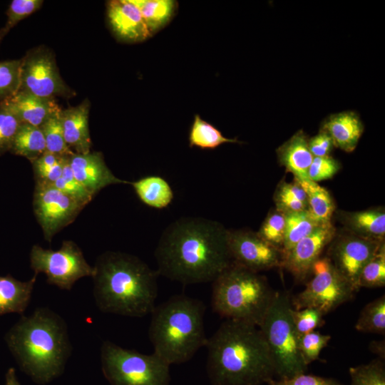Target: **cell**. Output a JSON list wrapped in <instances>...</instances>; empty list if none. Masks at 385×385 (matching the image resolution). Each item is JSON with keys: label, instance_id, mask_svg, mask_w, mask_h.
Segmentation results:
<instances>
[{"label": "cell", "instance_id": "6da1fadb", "mask_svg": "<svg viewBox=\"0 0 385 385\" xmlns=\"http://www.w3.org/2000/svg\"><path fill=\"white\" fill-rule=\"evenodd\" d=\"M227 235L215 220L183 217L174 221L155 251L158 274L185 285L212 282L231 263Z\"/></svg>", "mask_w": 385, "mask_h": 385}, {"label": "cell", "instance_id": "7a4b0ae2", "mask_svg": "<svg viewBox=\"0 0 385 385\" xmlns=\"http://www.w3.org/2000/svg\"><path fill=\"white\" fill-rule=\"evenodd\" d=\"M205 346L212 385H261L276 375L269 347L255 325L225 319Z\"/></svg>", "mask_w": 385, "mask_h": 385}, {"label": "cell", "instance_id": "3957f363", "mask_svg": "<svg viewBox=\"0 0 385 385\" xmlns=\"http://www.w3.org/2000/svg\"><path fill=\"white\" fill-rule=\"evenodd\" d=\"M93 267V297L101 312L132 317L151 314L157 271L134 255L113 251L101 255Z\"/></svg>", "mask_w": 385, "mask_h": 385}, {"label": "cell", "instance_id": "277c9868", "mask_svg": "<svg viewBox=\"0 0 385 385\" xmlns=\"http://www.w3.org/2000/svg\"><path fill=\"white\" fill-rule=\"evenodd\" d=\"M5 339L21 369L40 384L61 375L71 354L65 321L46 307L22 316Z\"/></svg>", "mask_w": 385, "mask_h": 385}, {"label": "cell", "instance_id": "5b68a950", "mask_svg": "<svg viewBox=\"0 0 385 385\" xmlns=\"http://www.w3.org/2000/svg\"><path fill=\"white\" fill-rule=\"evenodd\" d=\"M205 304L185 294H177L155 306L151 312L148 337L153 352L169 365L189 361L207 339Z\"/></svg>", "mask_w": 385, "mask_h": 385}, {"label": "cell", "instance_id": "8992f818", "mask_svg": "<svg viewBox=\"0 0 385 385\" xmlns=\"http://www.w3.org/2000/svg\"><path fill=\"white\" fill-rule=\"evenodd\" d=\"M212 282L214 312L260 325L274 294L265 276L231 262Z\"/></svg>", "mask_w": 385, "mask_h": 385}, {"label": "cell", "instance_id": "52a82bcc", "mask_svg": "<svg viewBox=\"0 0 385 385\" xmlns=\"http://www.w3.org/2000/svg\"><path fill=\"white\" fill-rule=\"evenodd\" d=\"M292 309L291 297L287 292H274L258 326L273 358L279 379L304 373L307 369L299 350L300 336L293 324Z\"/></svg>", "mask_w": 385, "mask_h": 385}, {"label": "cell", "instance_id": "ba28073f", "mask_svg": "<svg viewBox=\"0 0 385 385\" xmlns=\"http://www.w3.org/2000/svg\"><path fill=\"white\" fill-rule=\"evenodd\" d=\"M101 367L111 385H169L170 365L153 352L145 354L105 341Z\"/></svg>", "mask_w": 385, "mask_h": 385}, {"label": "cell", "instance_id": "9c48e42d", "mask_svg": "<svg viewBox=\"0 0 385 385\" xmlns=\"http://www.w3.org/2000/svg\"><path fill=\"white\" fill-rule=\"evenodd\" d=\"M311 274L304 289L291 297L293 309L313 308L325 315L353 299L355 291L327 257L314 264Z\"/></svg>", "mask_w": 385, "mask_h": 385}, {"label": "cell", "instance_id": "30bf717a", "mask_svg": "<svg viewBox=\"0 0 385 385\" xmlns=\"http://www.w3.org/2000/svg\"><path fill=\"white\" fill-rule=\"evenodd\" d=\"M30 263L35 274H45L48 284L66 290H71L79 279L94 274V267L86 262L81 250L71 240L63 241L61 248L56 251L34 245Z\"/></svg>", "mask_w": 385, "mask_h": 385}, {"label": "cell", "instance_id": "8fae6325", "mask_svg": "<svg viewBox=\"0 0 385 385\" xmlns=\"http://www.w3.org/2000/svg\"><path fill=\"white\" fill-rule=\"evenodd\" d=\"M19 90L49 99L74 94L61 78L53 54L43 46L29 50L21 58Z\"/></svg>", "mask_w": 385, "mask_h": 385}, {"label": "cell", "instance_id": "7c38bea8", "mask_svg": "<svg viewBox=\"0 0 385 385\" xmlns=\"http://www.w3.org/2000/svg\"><path fill=\"white\" fill-rule=\"evenodd\" d=\"M384 243V240L366 238L347 231L336 232L326 257L356 292L359 290L358 282L362 269Z\"/></svg>", "mask_w": 385, "mask_h": 385}, {"label": "cell", "instance_id": "4fadbf2b", "mask_svg": "<svg viewBox=\"0 0 385 385\" xmlns=\"http://www.w3.org/2000/svg\"><path fill=\"white\" fill-rule=\"evenodd\" d=\"M84 207L53 185L36 183L33 208L47 241L71 224Z\"/></svg>", "mask_w": 385, "mask_h": 385}, {"label": "cell", "instance_id": "5bb4252c", "mask_svg": "<svg viewBox=\"0 0 385 385\" xmlns=\"http://www.w3.org/2000/svg\"><path fill=\"white\" fill-rule=\"evenodd\" d=\"M227 247L231 262L258 272L282 267V250L270 245L257 232L228 230Z\"/></svg>", "mask_w": 385, "mask_h": 385}, {"label": "cell", "instance_id": "9a60e30c", "mask_svg": "<svg viewBox=\"0 0 385 385\" xmlns=\"http://www.w3.org/2000/svg\"><path fill=\"white\" fill-rule=\"evenodd\" d=\"M336 232L331 221L322 223L284 255L282 267L287 270L297 281L303 282L311 274L314 264L320 258L322 251L332 242Z\"/></svg>", "mask_w": 385, "mask_h": 385}, {"label": "cell", "instance_id": "2e32d148", "mask_svg": "<svg viewBox=\"0 0 385 385\" xmlns=\"http://www.w3.org/2000/svg\"><path fill=\"white\" fill-rule=\"evenodd\" d=\"M69 165L76 179L93 196L110 185L130 184L114 175L101 152L75 153L69 157Z\"/></svg>", "mask_w": 385, "mask_h": 385}, {"label": "cell", "instance_id": "e0dca14e", "mask_svg": "<svg viewBox=\"0 0 385 385\" xmlns=\"http://www.w3.org/2000/svg\"><path fill=\"white\" fill-rule=\"evenodd\" d=\"M107 17L113 33L121 41L140 42L152 35L140 11L130 0L109 1Z\"/></svg>", "mask_w": 385, "mask_h": 385}, {"label": "cell", "instance_id": "ac0fdd59", "mask_svg": "<svg viewBox=\"0 0 385 385\" xmlns=\"http://www.w3.org/2000/svg\"><path fill=\"white\" fill-rule=\"evenodd\" d=\"M0 103L13 113L21 124L36 127L61 111L54 99L41 98L21 90Z\"/></svg>", "mask_w": 385, "mask_h": 385}, {"label": "cell", "instance_id": "d6986e66", "mask_svg": "<svg viewBox=\"0 0 385 385\" xmlns=\"http://www.w3.org/2000/svg\"><path fill=\"white\" fill-rule=\"evenodd\" d=\"M364 125L359 115L347 111L327 117L320 130L326 131L332 139L334 147L346 153L353 152L364 132Z\"/></svg>", "mask_w": 385, "mask_h": 385}, {"label": "cell", "instance_id": "ffe728a7", "mask_svg": "<svg viewBox=\"0 0 385 385\" xmlns=\"http://www.w3.org/2000/svg\"><path fill=\"white\" fill-rule=\"evenodd\" d=\"M90 103L88 100L79 105L62 110L61 118L65 141L76 153H88L91 140L88 128Z\"/></svg>", "mask_w": 385, "mask_h": 385}, {"label": "cell", "instance_id": "44dd1931", "mask_svg": "<svg viewBox=\"0 0 385 385\" xmlns=\"http://www.w3.org/2000/svg\"><path fill=\"white\" fill-rule=\"evenodd\" d=\"M308 139L299 130L276 150L280 165L297 180L309 179L308 170L313 156L309 150Z\"/></svg>", "mask_w": 385, "mask_h": 385}, {"label": "cell", "instance_id": "7402d4cb", "mask_svg": "<svg viewBox=\"0 0 385 385\" xmlns=\"http://www.w3.org/2000/svg\"><path fill=\"white\" fill-rule=\"evenodd\" d=\"M346 231L364 237L384 240L385 212L382 207L358 212H340Z\"/></svg>", "mask_w": 385, "mask_h": 385}, {"label": "cell", "instance_id": "603a6c76", "mask_svg": "<svg viewBox=\"0 0 385 385\" xmlns=\"http://www.w3.org/2000/svg\"><path fill=\"white\" fill-rule=\"evenodd\" d=\"M37 274L26 282H21L10 274L0 276V315L23 314L26 309L36 281Z\"/></svg>", "mask_w": 385, "mask_h": 385}, {"label": "cell", "instance_id": "cb8c5ba5", "mask_svg": "<svg viewBox=\"0 0 385 385\" xmlns=\"http://www.w3.org/2000/svg\"><path fill=\"white\" fill-rule=\"evenodd\" d=\"M139 200L145 205L161 210L167 207L174 198L169 183L159 175H148L130 182Z\"/></svg>", "mask_w": 385, "mask_h": 385}, {"label": "cell", "instance_id": "d4e9b609", "mask_svg": "<svg viewBox=\"0 0 385 385\" xmlns=\"http://www.w3.org/2000/svg\"><path fill=\"white\" fill-rule=\"evenodd\" d=\"M46 151L45 139L40 127L20 124L10 152L27 158L32 163Z\"/></svg>", "mask_w": 385, "mask_h": 385}, {"label": "cell", "instance_id": "484cf974", "mask_svg": "<svg viewBox=\"0 0 385 385\" xmlns=\"http://www.w3.org/2000/svg\"><path fill=\"white\" fill-rule=\"evenodd\" d=\"M322 223L309 210L285 215V230L282 247L283 255Z\"/></svg>", "mask_w": 385, "mask_h": 385}, {"label": "cell", "instance_id": "4316f807", "mask_svg": "<svg viewBox=\"0 0 385 385\" xmlns=\"http://www.w3.org/2000/svg\"><path fill=\"white\" fill-rule=\"evenodd\" d=\"M190 147L200 149H215L227 143H241L237 138H227L211 123L195 115L189 132Z\"/></svg>", "mask_w": 385, "mask_h": 385}, {"label": "cell", "instance_id": "83f0119b", "mask_svg": "<svg viewBox=\"0 0 385 385\" xmlns=\"http://www.w3.org/2000/svg\"><path fill=\"white\" fill-rule=\"evenodd\" d=\"M138 9L151 34L163 27L173 16L175 1L172 0H130Z\"/></svg>", "mask_w": 385, "mask_h": 385}, {"label": "cell", "instance_id": "f1b7e54d", "mask_svg": "<svg viewBox=\"0 0 385 385\" xmlns=\"http://www.w3.org/2000/svg\"><path fill=\"white\" fill-rule=\"evenodd\" d=\"M295 180L306 192L310 212L320 222H330L335 205L329 191L309 179Z\"/></svg>", "mask_w": 385, "mask_h": 385}, {"label": "cell", "instance_id": "f546056e", "mask_svg": "<svg viewBox=\"0 0 385 385\" xmlns=\"http://www.w3.org/2000/svg\"><path fill=\"white\" fill-rule=\"evenodd\" d=\"M274 200L276 210L284 215L309 210L306 192L295 179L292 183H280Z\"/></svg>", "mask_w": 385, "mask_h": 385}, {"label": "cell", "instance_id": "4dcf8cb0", "mask_svg": "<svg viewBox=\"0 0 385 385\" xmlns=\"http://www.w3.org/2000/svg\"><path fill=\"white\" fill-rule=\"evenodd\" d=\"M355 329L361 332L385 334V295L370 302L360 312Z\"/></svg>", "mask_w": 385, "mask_h": 385}, {"label": "cell", "instance_id": "1f68e13d", "mask_svg": "<svg viewBox=\"0 0 385 385\" xmlns=\"http://www.w3.org/2000/svg\"><path fill=\"white\" fill-rule=\"evenodd\" d=\"M61 111L49 117L40 128L44 136L46 151L61 157H70L75 153L65 141L61 118Z\"/></svg>", "mask_w": 385, "mask_h": 385}, {"label": "cell", "instance_id": "d6a6232c", "mask_svg": "<svg viewBox=\"0 0 385 385\" xmlns=\"http://www.w3.org/2000/svg\"><path fill=\"white\" fill-rule=\"evenodd\" d=\"M350 385H385L384 359L378 358L366 364L350 367Z\"/></svg>", "mask_w": 385, "mask_h": 385}, {"label": "cell", "instance_id": "836d02e7", "mask_svg": "<svg viewBox=\"0 0 385 385\" xmlns=\"http://www.w3.org/2000/svg\"><path fill=\"white\" fill-rule=\"evenodd\" d=\"M359 287H381L385 285V244L366 264L359 278Z\"/></svg>", "mask_w": 385, "mask_h": 385}, {"label": "cell", "instance_id": "e575fe53", "mask_svg": "<svg viewBox=\"0 0 385 385\" xmlns=\"http://www.w3.org/2000/svg\"><path fill=\"white\" fill-rule=\"evenodd\" d=\"M51 185L73 197L84 206L94 197L74 177L69 165V157L64 158L61 177Z\"/></svg>", "mask_w": 385, "mask_h": 385}, {"label": "cell", "instance_id": "d590c367", "mask_svg": "<svg viewBox=\"0 0 385 385\" xmlns=\"http://www.w3.org/2000/svg\"><path fill=\"white\" fill-rule=\"evenodd\" d=\"M21 66V58L0 61V101L19 91Z\"/></svg>", "mask_w": 385, "mask_h": 385}, {"label": "cell", "instance_id": "8d00e7d4", "mask_svg": "<svg viewBox=\"0 0 385 385\" xmlns=\"http://www.w3.org/2000/svg\"><path fill=\"white\" fill-rule=\"evenodd\" d=\"M42 4L41 0H13L6 11V21L0 29V43L12 28L39 9Z\"/></svg>", "mask_w": 385, "mask_h": 385}, {"label": "cell", "instance_id": "74e56055", "mask_svg": "<svg viewBox=\"0 0 385 385\" xmlns=\"http://www.w3.org/2000/svg\"><path fill=\"white\" fill-rule=\"evenodd\" d=\"M284 230L285 215L275 210L268 214L257 233L270 245L282 250Z\"/></svg>", "mask_w": 385, "mask_h": 385}, {"label": "cell", "instance_id": "f35d334b", "mask_svg": "<svg viewBox=\"0 0 385 385\" xmlns=\"http://www.w3.org/2000/svg\"><path fill=\"white\" fill-rule=\"evenodd\" d=\"M330 339L329 334H323L314 331L299 337V350L307 366L318 359L321 351L327 345Z\"/></svg>", "mask_w": 385, "mask_h": 385}, {"label": "cell", "instance_id": "ab89813d", "mask_svg": "<svg viewBox=\"0 0 385 385\" xmlns=\"http://www.w3.org/2000/svg\"><path fill=\"white\" fill-rule=\"evenodd\" d=\"M291 314L294 326L299 336L312 332L324 324V314L316 309L304 308L297 310L292 307Z\"/></svg>", "mask_w": 385, "mask_h": 385}, {"label": "cell", "instance_id": "60d3db41", "mask_svg": "<svg viewBox=\"0 0 385 385\" xmlns=\"http://www.w3.org/2000/svg\"><path fill=\"white\" fill-rule=\"evenodd\" d=\"M20 124L15 115L0 103V155L10 152Z\"/></svg>", "mask_w": 385, "mask_h": 385}, {"label": "cell", "instance_id": "b9f144b4", "mask_svg": "<svg viewBox=\"0 0 385 385\" xmlns=\"http://www.w3.org/2000/svg\"><path fill=\"white\" fill-rule=\"evenodd\" d=\"M340 168V163L330 155L313 157L308 170V178L315 183L328 180L332 178Z\"/></svg>", "mask_w": 385, "mask_h": 385}, {"label": "cell", "instance_id": "7bdbcfd3", "mask_svg": "<svg viewBox=\"0 0 385 385\" xmlns=\"http://www.w3.org/2000/svg\"><path fill=\"white\" fill-rule=\"evenodd\" d=\"M268 385H344L336 379L300 373L290 377L271 379Z\"/></svg>", "mask_w": 385, "mask_h": 385}, {"label": "cell", "instance_id": "ee69618b", "mask_svg": "<svg viewBox=\"0 0 385 385\" xmlns=\"http://www.w3.org/2000/svg\"><path fill=\"white\" fill-rule=\"evenodd\" d=\"M308 147L313 157H326L330 155L334 145L329 135L319 130L316 135L308 139Z\"/></svg>", "mask_w": 385, "mask_h": 385}, {"label": "cell", "instance_id": "f6af8a7d", "mask_svg": "<svg viewBox=\"0 0 385 385\" xmlns=\"http://www.w3.org/2000/svg\"><path fill=\"white\" fill-rule=\"evenodd\" d=\"M369 349L379 356V358L385 359V342L384 340L373 341L370 343Z\"/></svg>", "mask_w": 385, "mask_h": 385}, {"label": "cell", "instance_id": "bcb514c9", "mask_svg": "<svg viewBox=\"0 0 385 385\" xmlns=\"http://www.w3.org/2000/svg\"><path fill=\"white\" fill-rule=\"evenodd\" d=\"M6 385H20L16 376V371L14 368H9L6 374Z\"/></svg>", "mask_w": 385, "mask_h": 385}]
</instances>
